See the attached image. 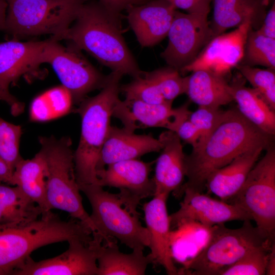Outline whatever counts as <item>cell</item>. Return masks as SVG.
Instances as JSON below:
<instances>
[{
  "instance_id": "cell-1",
  "label": "cell",
  "mask_w": 275,
  "mask_h": 275,
  "mask_svg": "<svg viewBox=\"0 0 275 275\" xmlns=\"http://www.w3.org/2000/svg\"><path fill=\"white\" fill-rule=\"evenodd\" d=\"M274 136L264 132L245 119L237 109L226 111L213 131L186 155L185 188L202 192L209 175L229 163L242 153L258 148L266 150Z\"/></svg>"
},
{
  "instance_id": "cell-2",
  "label": "cell",
  "mask_w": 275,
  "mask_h": 275,
  "mask_svg": "<svg viewBox=\"0 0 275 275\" xmlns=\"http://www.w3.org/2000/svg\"><path fill=\"white\" fill-rule=\"evenodd\" d=\"M119 14L100 3H84L74 23L62 37L112 71L135 78L142 71L123 37Z\"/></svg>"
},
{
  "instance_id": "cell-3",
  "label": "cell",
  "mask_w": 275,
  "mask_h": 275,
  "mask_svg": "<svg viewBox=\"0 0 275 275\" xmlns=\"http://www.w3.org/2000/svg\"><path fill=\"white\" fill-rule=\"evenodd\" d=\"M123 75L112 71L105 86L96 95L87 97L74 113L81 118V133L74 152V171L79 186L98 184L97 165L111 127L114 106L119 99L120 82ZM99 185V184H98Z\"/></svg>"
},
{
  "instance_id": "cell-4",
  "label": "cell",
  "mask_w": 275,
  "mask_h": 275,
  "mask_svg": "<svg viewBox=\"0 0 275 275\" xmlns=\"http://www.w3.org/2000/svg\"><path fill=\"white\" fill-rule=\"evenodd\" d=\"M73 239L90 241L92 232L81 222L63 221L52 211L28 223L1 226L0 275H13L40 247Z\"/></svg>"
},
{
  "instance_id": "cell-5",
  "label": "cell",
  "mask_w": 275,
  "mask_h": 275,
  "mask_svg": "<svg viewBox=\"0 0 275 275\" xmlns=\"http://www.w3.org/2000/svg\"><path fill=\"white\" fill-rule=\"evenodd\" d=\"M40 151L46 164V199L49 209L68 213L96 234V229L82 203L74 171V152L70 138L40 136Z\"/></svg>"
},
{
  "instance_id": "cell-6",
  "label": "cell",
  "mask_w": 275,
  "mask_h": 275,
  "mask_svg": "<svg viewBox=\"0 0 275 275\" xmlns=\"http://www.w3.org/2000/svg\"><path fill=\"white\" fill-rule=\"evenodd\" d=\"M250 221H243L238 229L228 228L224 223L212 226L207 242L182 274L220 275L250 252L271 246L274 240L264 236Z\"/></svg>"
},
{
  "instance_id": "cell-7",
  "label": "cell",
  "mask_w": 275,
  "mask_h": 275,
  "mask_svg": "<svg viewBox=\"0 0 275 275\" xmlns=\"http://www.w3.org/2000/svg\"><path fill=\"white\" fill-rule=\"evenodd\" d=\"M4 30L15 39L45 34L60 41L85 0H6Z\"/></svg>"
},
{
  "instance_id": "cell-8",
  "label": "cell",
  "mask_w": 275,
  "mask_h": 275,
  "mask_svg": "<svg viewBox=\"0 0 275 275\" xmlns=\"http://www.w3.org/2000/svg\"><path fill=\"white\" fill-rule=\"evenodd\" d=\"M92 208L90 218L96 234L104 242L116 238L132 250H143L149 245V234L139 220L138 211L128 208L118 194L105 191L98 184L79 186Z\"/></svg>"
},
{
  "instance_id": "cell-9",
  "label": "cell",
  "mask_w": 275,
  "mask_h": 275,
  "mask_svg": "<svg viewBox=\"0 0 275 275\" xmlns=\"http://www.w3.org/2000/svg\"><path fill=\"white\" fill-rule=\"evenodd\" d=\"M237 193L227 203L248 213L271 240L275 236V149L271 145L257 161Z\"/></svg>"
},
{
  "instance_id": "cell-10",
  "label": "cell",
  "mask_w": 275,
  "mask_h": 275,
  "mask_svg": "<svg viewBox=\"0 0 275 275\" xmlns=\"http://www.w3.org/2000/svg\"><path fill=\"white\" fill-rule=\"evenodd\" d=\"M79 51L72 45L65 47L51 37L43 54V63L52 66L62 85L71 93L74 104L77 105L91 92L102 89L108 78V75L100 72Z\"/></svg>"
},
{
  "instance_id": "cell-11",
  "label": "cell",
  "mask_w": 275,
  "mask_h": 275,
  "mask_svg": "<svg viewBox=\"0 0 275 275\" xmlns=\"http://www.w3.org/2000/svg\"><path fill=\"white\" fill-rule=\"evenodd\" d=\"M208 15L175 11L167 36L168 45L160 54L169 66L180 71L212 39Z\"/></svg>"
},
{
  "instance_id": "cell-12",
  "label": "cell",
  "mask_w": 275,
  "mask_h": 275,
  "mask_svg": "<svg viewBox=\"0 0 275 275\" xmlns=\"http://www.w3.org/2000/svg\"><path fill=\"white\" fill-rule=\"evenodd\" d=\"M152 164L138 159L111 163L97 171L98 184L119 189L118 195L124 204L137 211L142 200L154 195L153 179L150 178Z\"/></svg>"
},
{
  "instance_id": "cell-13",
  "label": "cell",
  "mask_w": 275,
  "mask_h": 275,
  "mask_svg": "<svg viewBox=\"0 0 275 275\" xmlns=\"http://www.w3.org/2000/svg\"><path fill=\"white\" fill-rule=\"evenodd\" d=\"M68 242V249L56 257L39 261L28 257L13 275H97L96 240Z\"/></svg>"
},
{
  "instance_id": "cell-14",
  "label": "cell",
  "mask_w": 275,
  "mask_h": 275,
  "mask_svg": "<svg viewBox=\"0 0 275 275\" xmlns=\"http://www.w3.org/2000/svg\"><path fill=\"white\" fill-rule=\"evenodd\" d=\"M251 28L252 22L248 20L234 31L213 38L195 60L180 71L186 73L203 70L225 77L242 60Z\"/></svg>"
},
{
  "instance_id": "cell-15",
  "label": "cell",
  "mask_w": 275,
  "mask_h": 275,
  "mask_svg": "<svg viewBox=\"0 0 275 275\" xmlns=\"http://www.w3.org/2000/svg\"><path fill=\"white\" fill-rule=\"evenodd\" d=\"M179 209L170 215L171 228L188 221L207 227L232 221L252 220L250 215L238 206L217 200L191 188H185Z\"/></svg>"
},
{
  "instance_id": "cell-16",
  "label": "cell",
  "mask_w": 275,
  "mask_h": 275,
  "mask_svg": "<svg viewBox=\"0 0 275 275\" xmlns=\"http://www.w3.org/2000/svg\"><path fill=\"white\" fill-rule=\"evenodd\" d=\"M188 103L172 108V103L152 104L138 100L120 98L113 111V117L118 119L128 130L161 127L175 131L178 124L190 113Z\"/></svg>"
},
{
  "instance_id": "cell-17",
  "label": "cell",
  "mask_w": 275,
  "mask_h": 275,
  "mask_svg": "<svg viewBox=\"0 0 275 275\" xmlns=\"http://www.w3.org/2000/svg\"><path fill=\"white\" fill-rule=\"evenodd\" d=\"M158 139L162 148L155 161L154 195L169 196L172 192L179 198L186 174V155L181 140L175 132L169 130L161 132Z\"/></svg>"
},
{
  "instance_id": "cell-18",
  "label": "cell",
  "mask_w": 275,
  "mask_h": 275,
  "mask_svg": "<svg viewBox=\"0 0 275 275\" xmlns=\"http://www.w3.org/2000/svg\"><path fill=\"white\" fill-rule=\"evenodd\" d=\"M127 19L143 47L154 46L167 36L176 9L166 0L128 8Z\"/></svg>"
},
{
  "instance_id": "cell-19",
  "label": "cell",
  "mask_w": 275,
  "mask_h": 275,
  "mask_svg": "<svg viewBox=\"0 0 275 275\" xmlns=\"http://www.w3.org/2000/svg\"><path fill=\"white\" fill-rule=\"evenodd\" d=\"M169 196L155 195L144 203L143 209L145 222L149 234L150 253L152 263L161 265L169 275L179 274L172 257L170 249L171 224L167 201Z\"/></svg>"
},
{
  "instance_id": "cell-20",
  "label": "cell",
  "mask_w": 275,
  "mask_h": 275,
  "mask_svg": "<svg viewBox=\"0 0 275 275\" xmlns=\"http://www.w3.org/2000/svg\"><path fill=\"white\" fill-rule=\"evenodd\" d=\"M161 148L159 139L150 134H137L124 127L111 126L99 155L97 171L111 163L159 152Z\"/></svg>"
},
{
  "instance_id": "cell-21",
  "label": "cell",
  "mask_w": 275,
  "mask_h": 275,
  "mask_svg": "<svg viewBox=\"0 0 275 275\" xmlns=\"http://www.w3.org/2000/svg\"><path fill=\"white\" fill-rule=\"evenodd\" d=\"M47 40L20 42L16 39L0 42V83L11 84L43 64Z\"/></svg>"
},
{
  "instance_id": "cell-22",
  "label": "cell",
  "mask_w": 275,
  "mask_h": 275,
  "mask_svg": "<svg viewBox=\"0 0 275 275\" xmlns=\"http://www.w3.org/2000/svg\"><path fill=\"white\" fill-rule=\"evenodd\" d=\"M213 21L210 25L212 38L228 29L238 27L246 21L252 28L262 22L270 0H212Z\"/></svg>"
},
{
  "instance_id": "cell-23",
  "label": "cell",
  "mask_w": 275,
  "mask_h": 275,
  "mask_svg": "<svg viewBox=\"0 0 275 275\" xmlns=\"http://www.w3.org/2000/svg\"><path fill=\"white\" fill-rule=\"evenodd\" d=\"M263 150L260 147L248 151L211 173L205 186L208 193L227 202L240 189Z\"/></svg>"
},
{
  "instance_id": "cell-24",
  "label": "cell",
  "mask_w": 275,
  "mask_h": 275,
  "mask_svg": "<svg viewBox=\"0 0 275 275\" xmlns=\"http://www.w3.org/2000/svg\"><path fill=\"white\" fill-rule=\"evenodd\" d=\"M96 240L97 275H144L148 266L152 263L149 254L145 256L143 250L135 249L129 254L120 251L116 242H103L99 236Z\"/></svg>"
},
{
  "instance_id": "cell-25",
  "label": "cell",
  "mask_w": 275,
  "mask_h": 275,
  "mask_svg": "<svg viewBox=\"0 0 275 275\" xmlns=\"http://www.w3.org/2000/svg\"><path fill=\"white\" fill-rule=\"evenodd\" d=\"M47 169L44 155L40 150L31 159L22 158L13 173L12 185L22 191L41 209L42 215L51 211L46 199Z\"/></svg>"
},
{
  "instance_id": "cell-26",
  "label": "cell",
  "mask_w": 275,
  "mask_h": 275,
  "mask_svg": "<svg viewBox=\"0 0 275 275\" xmlns=\"http://www.w3.org/2000/svg\"><path fill=\"white\" fill-rule=\"evenodd\" d=\"M187 76L185 94L199 106L220 108L234 101L230 85L224 77L199 70Z\"/></svg>"
},
{
  "instance_id": "cell-27",
  "label": "cell",
  "mask_w": 275,
  "mask_h": 275,
  "mask_svg": "<svg viewBox=\"0 0 275 275\" xmlns=\"http://www.w3.org/2000/svg\"><path fill=\"white\" fill-rule=\"evenodd\" d=\"M230 85L233 100L237 103L239 112L259 129L274 136L275 112L254 89L246 87L242 79L237 78Z\"/></svg>"
},
{
  "instance_id": "cell-28",
  "label": "cell",
  "mask_w": 275,
  "mask_h": 275,
  "mask_svg": "<svg viewBox=\"0 0 275 275\" xmlns=\"http://www.w3.org/2000/svg\"><path fill=\"white\" fill-rule=\"evenodd\" d=\"M212 227L188 221L183 223L171 231L170 249L172 257L182 267L179 274L197 256L207 242Z\"/></svg>"
},
{
  "instance_id": "cell-29",
  "label": "cell",
  "mask_w": 275,
  "mask_h": 275,
  "mask_svg": "<svg viewBox=\"0 0 275 275\" xmlns=\"http://www.w3.org/2000/svg\"><path fill=\"white\" fill-rule=\"evenodd\" d=\"M0 182V226L25 224L39 218L40 207L17 186Z\"/></svg>"
},
{
  "instance_id": "cell-30",
  "label": "cell",
  "mask_w": 275,
  "mask_h": 275,
  "mask_svg": "<svg viewBox=\"0 0 275 275\" xmlns=\"http://www.w3.org/2000/svg\"><path fill=\"white\" fill-rule=\"evenodd\" d=\"M73 98L62 85L49 89L36 96L30 108L31 121L47 122L73 111Z\"/></svg>"
},
{
  "instance_id": "cell-31",
  "label": "cell",
  "mask_w": 275,
  "mask_h": 275,
  "mask_svg": "<svg viewBox=\"0 0 275 275\" xmlns=\"http://www.w3.org/2000/svg\"><path fill=\"white\" fill-rule=\"evenodd\" d=\"M242 64L251 66L275 67V39L259 33L251 28L248 34Z\"/></svg>"
},
{
  "instance_id": "cell-32",
  "label": "cell",
  "mask_w": 275,
  "mask_h": 275,
  "mask_svg": "<svg viewBox=\"0 0 275 275\" xmlns=\"http://www.w3.org/2000/svg\"><path fill=\"white\" fill-rule=\"evenodd\" d=\"M144 75L156 85L167 102L172 103L176 98L186 93L187 76H182L175 68L170 66L161 68L144 72Z\"/></svg>"
},
{
  "instance_id": "cell-33",
  "label": "cell",
  "mask_w": 275,
  "mask_h": 275,
  "mask_svg": "<svg viewBox=\"0 0 275 275\" xmlns=\"http://www.w3.org/2000/svg\"><path fill=\"white\" fill-rule=\"evenodd\" d=\"M236 67L241 75L252 86L262 99L275 111L274 69L255 68L244 64Z\"/></svg>"
},
{
  "instance_id": "cell-34",
  "label": "cell",
  "mask_w": 275,
  "mask_h": 275,
  "mask_svg": "<svg viewBox=\"0 0 275 275\" xmlns=\"http://www.w3.org/2000/svg\"><path fill=\"white\" fill-rule=\"evenodd\" d=\"M21 134L20 126L9 123L0 117V157L13 172L22 158L19 153Z\"/></svg>"
},
{
  "instance_id": "cell-35",
  "label": "cell",
  "mask_w": 275,
  "mask_h": 275,
  "mask_svg": "<svg viewBox=\"0 0 275 275\" xmlns=\"http://www.w3.org/2000/svg\"><path fill=\"white\" fill-rule=\"evenodd\" d=\"M270 246L254 250L248 253L233 265L225 269L220 275H263L266 266Z\"/></svg>"
},
{
  "instance_id": "cell-36",
  "label": "cell",
  "mask_w": 275,
  "mask_h": 275,
  "mask_svg": "<svg viewBox=\"0 0 275 275\" xmlns=\"http://www.w3.org/2000/svg\"><path fill=\"white\" fill-rule=\"evenodd\" d=\"M120 91L124 94L125 99L129 100H138L152 104L167 102L164 100L156 85L144 74L133 78L128 84L120 85Z\"/></svg>"
},
{
  "instance_id": "cell-37",
  "label": "cell",
  "mask_w": 275,
  "mask_h": 275,
  "mask_svg": "<svg viewBox=\"0 0 275 275\" xmlns=\"http://www.w3.org/2000/svg\"><path fill=\"white\" fill-rule=\"evenodd\" d=\"M226 112L220 108L206 106H199L196 111L190 112L188 118L200 133L197 145L204 142L213 131L224 119Z\"/></svg>"
},
{
  "instance_id": "cell-38",
  "label": "cell",
  "mask_w": 275,
  "mask_h": 275,
  "mask_svg": "<svg viewBox=\"0 0 275 275\" xmlns=\"http://www.w3.org/2000/svg\"><path fill=\"white\" fill-rule=\"evenodd\" d=\"M176 9H179L188 13L208 14L212 0H166Z\"/></svg>"
},
{
  "instance_id": "cell-39",
  "label": "cell",
  "mask_w": 275,
  "mask_h": 275,
  "mask_svg": "<svg viewBox=\"0 0 275 275\" xmlns=\"http://www.w3.org/2000/svg\"><path fill=\"white\" fill-rule=\"evenodd\" d=\"M188 117L179 124L174 132L181 140L190 144L193 148L196 146L198 143L200 139V133L189 120Z\"/></svg>"
},
{
  "instance_id": "cell-40",
  "label": "cell",
  "mask_w": 275,
  "mask_h": 275,
  "mask_svg": "<svg viewBox=\"0 0 275 275\" xmlns=\"http://www.w3.org/2000/svg\"><path fill=\"white\" fill-rule=\"evenodd\" d=\"M0 101L6 102L10 107L11 113L14 116H17L22 113L24 109L23 103L19 101L11 94L7 88L0 83Z\"/></svg>"
},
{
  "instance_id": "cell-41",
  "label": "cell",
  "mask_w": 275,
  "mask_h": 275,
  "mask_svg": "<svg viewBox=\"0 0 275 275\" xmlns=\"http://www.w3.org/2000/svg\"><path fill=\"white\" fill-rule=\"evenodd\" d=\"M259 33L265 36L275 39V3L266 13L262 23L256 30Z\"/></svg>"
},
{
  "instance_id": "cell-42",
  "label": "cell",
  "mask_w": 275,
  "mask_h": 275,
  "mask_svg": "<svg viewBox=\"0 0 275 275\" xmlns=\"http://www.w3.org/2000/svg\"><path fill=\"white\" fill-rule=\"evenodd\" d=\"M100 1L108 9L119 14L123 9L132 5L139 0H100Z\"/></svg>"
},
{
  "instance_id": "cell-43",
  "label": "cell",
  "mask_w": 275,
  "mask_h": 275,
  "mask_svg": "<svg viewBox=\"0 0 275 275\" xmlns=\"http://www.w3.org/2000/svg\"><path fill=\"white\" fill-rule=\"evenodd\" d=\"M13 172L0 157V182L12 185Z\"/></svg>"
},
{
  "instance_id": "cell-44",
  "label": "cell",
  "mask_w": 275,
  "mask_h": 275,
  "mask_svg": "<svg viewBox=\"0 0 275 275\" xmlns=\"http://www.w3.org/2000/svg\"><path fill=\"white\" fill-rule=\"evenodd\" d=\"M265 274H275V244L272 246L270 250L267 261Z\"/></svg>"
},
{
  "instance_id": "cell-45",
  "label": "cell",
  "mask_w": 275,
  "mask_h": 275,
  "mask_svg": "<svg viewBox=\"0 0 275 275\" xmlns=\"http://www.w3.org/2000/svg\"><path fill=\"white\" fill-rule=\"evenodd\" d=\"M8 4L6 0H0V31L5 29Z\"/></svg>"
},
{
  "instance_id": "cell-46",
  "label": "cell",
  "mask_w": 275,
  "mask_h": 275,
  "mask_svg": "<svg viewBox=\"0 0 275 275\" xmlns=\"http://www.w3.org/2000/svg\"></svg>"
}]
</instances>
